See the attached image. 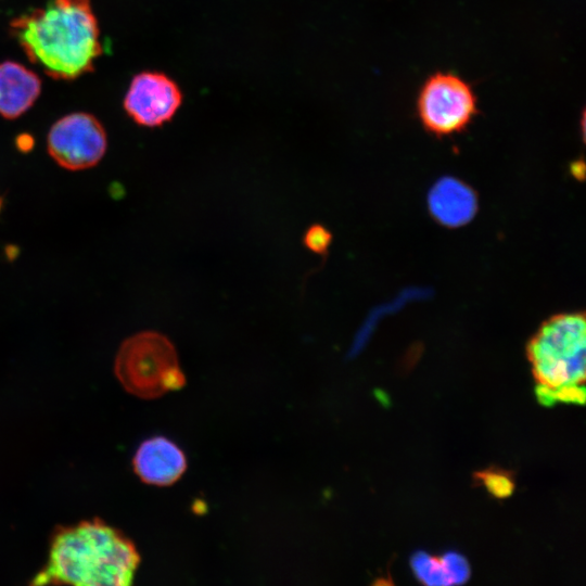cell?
Listing matches in <instances>:
<instances>
[{
	"instance_id": "9",
	"label": "cell",
	"mask_w": 586,
	"mask_h": 586,
	"mask_svg": "<svg viewBox=\"0 0 586 586\" xmlns=\"http://www.w3.org/2000/svg\"><path fill=\"white\" fill-rule=\"evenodd\" d=\"M41 80L36 73L14 61L0 63V115L14 119L38 99Z\"/></svg>"
},
{
	"instance_id": "16",
	"label": "cell",
	"mask_w": 586,
	"mask_h": 586,
	"mask_svg": "<svg viewBox=\"0 0 586 586\" xmlns=\"http://www.w3.org/2000/svg\"><path fill=\"white\" fill-rule=\"evenodd\" d=\"M535 395L538 403L545 407H551L557 404L552 387L538 383L535 387Z\"/></svg>"
},
{
	"instance_id": "11",
	"label": "cell",
	"mask_w": 586,
	"mask_h": 586,
	"mask_svg": "<svg viewBox=\"0 0 586 586\" xmlns=\"http://www.w3.org/2000/svg\"><path fill=\"white\" fill-rule=\"evenodd\" d=\"M410 565L416 578L428 586L454 585L445 556H432L423 550L415 552Z\"/></svg>"
},
{
	"instance_id": "8",
	"label": "cell",
	"mask_w": 586,
	"mask_h": 586,
	"mask_svg": "<svg viewBox=\"0 0 586 586\" xmlns=\"http://www.w3.org/2000/svg\"><path fill=\"white\" fill-rule=\"evenodd\" d=\"M187 469L183 451L164 436L141 443L133 457V470L142 482L168 486L177 482Z\"/></svg>"
},
{
	"instance_id": "13",
	"label": "cell",
	"mask_w": 586,
	"mask_h": 586,
	"mask_svg": "<svg viewBox=\"0 0 586 586\" xmlns=\"http://www.w3.org/2000/svg\"><path fill=\"white\" fill-rule=\"evenodd\" d=\"M331 239L332 235L328 229L321 225H313L304 235V243L314 253L323 254L327 252Z\"/></svg>"
},
{
	"instance_id": "7",
	"label": "cell",
	"mask_w": 586,
	"mask_h": 586,
	"mask_svg": "<svg viewBox=\"0 0 586 586\" xmlns=\"http://www.w3.org/2000/svg\"><path fill=\"white\" fill-rule=\"evenodd\" d=\"M183 101L180 87L162 72L144 71L130 81L124 98L127 115L143 127H160L177 114Z\"/></svg>"
},
{
	"instance_id": "10",
	"label": "cell",
	"mask_w": 586,
	"mask_h": 586,
	"mask_svg": "<svg viewBox=\"0 0 586 586\" xmlns=\"http://www.w3.org/2000/svg\"><path fill=\"white\" fill-rule=\"evenodd\" d=\"M473 190L458 179L446 177L430 191L429 208L437 221L448 227H459L470 221L476 212Z\"/></svg>"
},
{
	"instance_id": "6",
	"label": "cell",
	"mask_w": 586,
	"mask_h": 586,
	"mask_svg": "<svg viewBox=\"0 0 586 586\" xmlns=\"http://www.w3.org/2000/svg\"><path fill=\"white\" fill-rule=\"evenodd\" d=\"M50 156L68 170H84L95 166L107 148L103 125L91 114L76 112L58 119L47 138Z\"/></svg>"
},
{
	"instance_id": "15",
	"label": "cell",
	"mask_w": 586,
	"mask_h": 586,
	"mask_svg": "<svg viewBox=\"0 0 586 586\" xmlns=\"http://www.w3.org/2000/svg\"><path fill=\"white\" fill-rule=\"evenodd\" d=\"M553 395L563 404L584 405L586 392L584 384L571 383L555 387Z\"/></svg>"
},
{
	"instance_id": "12",
	"label": "cell",
	"mask_w": 586,
	"mask_h": 586,
	"mask_svg": "<svg viewBox=\"0 0 586 586\" xmlns=\"http://www.w3.org/2000/svg\"><path fill=\"white\" fill-rule=\"evenodd\" d=\"M473 484L485 488L493 498L504 500L515 491V474L511 470L489 466L473 473Z\"/></svg>"
},
{
	"instance_id": "18",
	"label": "cell",
	"mask_w": 586,
	"mask_h": 586,
	"mask_svg": "<svg viewBox=\"0 0 586 586\" xmlns=\"http://www.w3.org/2000/svg\"><path fill=\"white\" fill-rule=\"evenodd\" d=\"M0 209H1V200H0Z\"/></svg>"
},
{
	"instance_id": "14",
	"label": "cell",
	"mask_w": 586,
	"mask_h": 586,
	"mask_svg": "<svg viewBox=\"0 0 586 586\" xmlns=\"http://www.w3.org/2000/svg\"><path fill=\"white\" fill-rule=\"evenodd\" d=\"M444 556L447 560L454 585L467 583L471 576V569L466 557L457 551H448Z\"/></svg>"
},
{
	"instance_id": "1",
	"label": "cell",
	"mask_w": 586,
	"mask_h": 586,
	"mask_svg": "<svg viewBox=\"0 0 586 586\" xmlns=\"http://www.w3.org/2000/svg\"><path fill=\"white\" fill-rule=\"evenodd\" d=\"M11 31L29 61L55 79L91 72L102 53L89 0H49L13 20Z\"/></svg>"
},
{
	"instance_id": "3",
	"label": "cell",
	"mask_w": 586,
	"mask_h": 586,
	"mask_svg": "<svg viewBox=\"0 0 586 586\" xmlns=\"http://www.w3.org/2000/svg\"><path fill=\"white\" fill-rule=\"evenodd\" d=\"M586 322L581 313L546 320L530 340L526 355L535 380L549 387L585 382Z\"/></svg>"
},
{
	"instance_id": "4",
	"label": "cell",
	"mask_w": 586,
	"mask_h": 586,
	"mask_svg": "<svg viewBox=\"0 0 586 586\" xmlns=\"http://www.w3.org/2000/svg\"><path fill=\"white\" fill-rule=\"evenodd\" d=\"M127 392L151 399L181 388L184 383L173 343L155 331H143L126 339L114 366Z\"/></svg>"
},
{
	"instance_id": "17",
	"label": "cell",
	"mask_w": 586,
	"mask_h": 586,
	"mask_svg": "<svg viewBox=\"0 0 586 586\" xmlns=\"http://www.w3.org/2000/svg\"><path fill=\"white\" fill-rule=\"evenodd\" d=\"M34 144L33 138L27 135H22L16 140V145L20 151H29Z\"/></svg>"
},
{
	"instance_id": "5",
	"label": "cell",
	"mask_w": 586,
	"mask_h": 586,
	"mask_svg": "<svg viewBox=\"0 0 586 586\" xmlns=\"http://www.w3.org/2000/svg\"><path fill=\"white\" fill-rule=\"evenodd\" d=\"M416 111L423 128L436 137L462 132L477 114L472 86L459 75L437 71L421 85Z\"/></svg>"
},
{
	"instance_id": "2",
	"label": "cell",
	"mask_w": 586,
	"mask_h": 586,
	"mask_svg": "<svg viewBox=\"0 0 586 586\" xmlns=\"http://www.w3.org/2000/svg\"><path fill=\"white\" fill-rule=\"evenodd\" d=\"M140 556L118 530L99 519L54 533L47 564L31 585L128 586L132 584Z\"/></svg>"
}]
</instances>
